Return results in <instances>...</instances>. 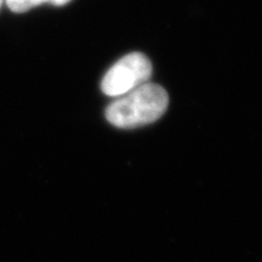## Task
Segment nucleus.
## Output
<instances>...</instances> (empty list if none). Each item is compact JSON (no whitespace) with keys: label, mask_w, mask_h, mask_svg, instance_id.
<instances>
[{"label":"nucleus","mask_w":262,"mask_h":262,"mask_svg":"<svg viewBox=\"0 0 262 262\" xmlns=\"http://www.w3.org/2000/svg\"><path fill=\"white\" fill-rule=\"evenodd\" d=\"M2 2H3V0H0V5H2Z\"/></svg>","instance_id":"obj_4"},{"label":"nucleus","mask_w":262,"mask_h":262,"mask_svg":"<svg viewBox=\"0 0 262 262\" xmlns=\"http://www.w3.org/2000/svg\"><path fill=\"white\" fill-rule=\"evenodd\" d=\"M68 2H71V0H6V4L12 11L25 12L42 4V3H51L56 6H62L67 4Z\"/></svg>","instance_id":"obj_3"},{"label":"nucleus","mask_w":262,"mask_h":262,"mask_svg":"<svg viewBox=\"0 0 262 262\" xmlns=\"http://www.w3.org/2000/svg\"><path fill=\"white\" fill-rule=\"evenodd\" d=\"M169 96L164 88L146 83L119 96L107 107L106 118L112 125L131 129L155 123L165 113Z\"/></svg>","instance_id":"obj_1"},{"label":"nucleus","mask_w":262,"mask_h":262,"mask_svg":"<svg viewBox=\"0 0 262 262\" xmlns=\"http://www.w3.org/2000/svg\"><path fill=\"white\" fill-rule=\"evenodd\" d=\"M152 63L146 55L133 52L120 58L103 77L101 89L108 96H123L141 85L148 83Z\"/></svg>","instance_id":"obj_2"}]
</instances>
